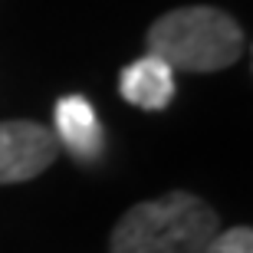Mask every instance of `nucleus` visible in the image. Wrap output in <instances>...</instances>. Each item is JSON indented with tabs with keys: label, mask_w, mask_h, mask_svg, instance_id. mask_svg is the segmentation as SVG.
<instances>
[{
	"label": "nucleus",
	"mask_w": 253,
	"mask_h": 253,
	"mask_svg": "<svg viewBox=\"0 0 253 253\" xmlns=\"http://www.w3.org/2000/svg\"><path fill=\"white\" fill-rule=\"evenodd\" d=\"M220 230V217L207 201L171 191L125 211L109 237V253H204Z\"/></svg>",
	"instance_id": "obj_1"
},
{
	"label": "nucleus",
	"mask_w": 253,
	"mask_h": 253,
	"mask_svg": "<svg viewBox=\"0 0 253 253\" xmlns=\"http://www.w3.org/2000/svg\"><path fill=\"white\" fill-rule=\"evenodd\" d=\"M244 53V30L227 10L178 7L161 13L148 27V56H158L171 69L220 73Z\"/></svg>",
	"instance_id": "obj_2"
},
{
	"label": "nucleus",
	"mask_w": 253,
	"mask_h": 253,
	"mask_svg": "<svg viewBox=\"0 0 253 253\" xmlns=\"http://www.w3.org/2000/svg\"><path fill=\"white\" fill-rule=\"evenodd\" d=\"M56 135L40 122L10 119L0 122V184L33 181L56 161Z\"/></svg>",
	"instance_id": "obj_3"
},
{
	"label": "nucleus",
	"mask_w": 253,
	"mask_h": 253,
	"mask_svg": "<svg viewBox=\"0 0 253 253\" xmlns=\"http://www.w3.org/2000/svg\"><path fill=\"white\" fill-rule=\"evenodd\" d=\"M56 119V145H63L76 161H95L102 155V125L95 119V109L83 95H63L53 109Z\"/></svg>",
	"instance_id": "obj_4"
},
{
	"label": "nucleus",
	"mask_w": 253,
	"mask_h": 253,
	"mask_svg": "<svg viewBox=\"0 0 253 253\" xmlns=\"http://www.w3.org/2000/svg\"><path fill=\"white\" fill-rule=\"evenodd\" d=\"M119 92L125 102L138 105L145 112H161L174 99V69L158 56H141L122 69Z\"/></svg>",
	"instance_id": "obj_5"
},
{
	"label": "nucleus",
	"mask_w": 253,
	"mask_h": 253,
	"mask_svg": "<svg viewBox=\"0 0 253 253\" xmlns=\"http://www.w3.org/2000/svg\"><path fill=\"white\" fill-rule=\"evenodd\" d=\"M204 253H253V230L250 227H230L217 230Z\"/></svg>",
	"instance_id": "obj_6"
}]
</instances>
